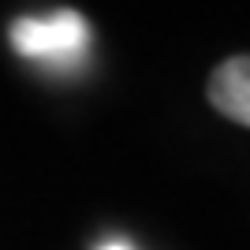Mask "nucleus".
<instances>
[{
	"label": "nucleus",
	"instance_id": "nucleus-1",
	"mask_svg": "<svg viewBox=\"0 0 250 250\" xmlns=\"http://www.w3.org/2000/svg\"><path fill=\"white\" fill-rule=\"evenodd\" d=\"M11 49L22 60L45 63V67H79L90 49V22L71 8L52 15H26L11 22Z\"/></svg>",
	"mask_w": 250,
	"mask_h": 250
},
{
	"label": "nucleus",
	"instance_id": "nucleus-3",
	"mask_svg": "<svg viewBox=\"0 0 250 250\" xmlns=\"http://www.w3.org/2000/svg\"><path fill=\"white\" fill-rule=\"evenodd\" d=\"M101 250H131V247H127V243H120V239H112V243H104Z\"/></svg>",
	"mask_w": 250,
	"mask_h": 250
},
{
	"label": "nucleus",
	"instance_id": "nucleus-2",
	"mask_svg": "<svg viewBox=\"0 0 250 250\" xmlns=\"http://www.w3.org/2000/svg\"><path fill=\"white\" fill-rule=\"evenodd\" d=\"M209 101L228 120L250 127V56H231L209 79Z\"/></svg>",
	"mask_w": 250,
	"mask_h": 250
}]
</instances>
